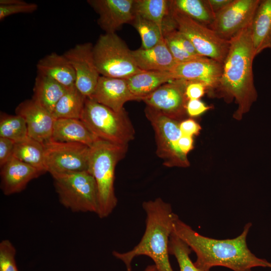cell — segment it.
Instances as JSON below:
<instances>
[{
	"instance_id": "obj_1",
	"label": "cell",
	"mask_w": 271,
	"mask_h": 271,
	"mask_svg": "<svg viewBox=\"0 0 271 271\" xmlns=\"http://www.w3.org/2000/svg\"><path fill=\"white\" fill-rule=\"evenodd\" d=\"M251 226V223H246L242 233L234 238L217 239L202 235L178 216L173 232L195 253L194 263L202 271H210L217 266L233 271H252L255 267L271 268V262L257 257L247 247L246 238Z\"/></svg>"
},
{
	"instance_id": "obj_2",
	"label": "cell",
	"mask_w": 271,
	"mask_h": 271,
	"mask_svg": "<svg viewBox=\"0 0 271 271\" xmlns=\"http://www.w3.org/2000/svg\"><path fill=\"white\" fill-rule=\"evenodd\" d=\"M255 57L250 25L229 40L221 75L212 94L228 103L235 100L237 108L233 117L237 120L241 119L257 98L252 69Z\"/></svg>"
},
{
	"instance_id": "obj_3",
	"label": "cell",
	"mask_w": 271,
	"mask_h": 271,
	"mask_svg": "<svg viewBox=\"0 0 271 271\" xmlns=\"http://www.w3.org/2000/svg\"><path fill=\"white\" fill-rule=\"evenodd\" d=\"M143 207L146 214V229L141 241L128 251H114L112 254L124 263L126 271H132V260L143 255L153 260L158 271H174L169 258V244L178 215L171 205L160 198L144 202Z\"/></svg>"
},
{
	"instance_id": "obj_4",
	"label": "cell",
	"mask_w": 271,
	"mask_h": 271,
	"mask_svg": "<svg viewBox=\"0 0 271 271\" xmlns=\"http://www.w3.org/2000/svg\"><path fill=\"white\" fill-rule=\"evenodd\" d=\"M128 145H120L98 139L90 147L88 171L93 176L98 190L97 214L108 216L115 208L117 199L114 182L115 169L127 151Z\"/></svg>"
},
{
	"instance_id": "obj_5",
	"label": "cell",
	"mask_w": 271,
	"mask_h": 271,
	"mask_svg": "<svg viewBox=\"0 0 271 271\" xmlns=\"http://www.w3.org/2000/svg\"><path fill=\"white\" fill-rule=\"evenodd\" d=\"M98 139L120 145H128L135 131L125 109L116 112L86 98L80 119Z\"/></svg>"
},
{
	"instance_id": "obj_6",
	"label": "cell",
	"mask_w": 271,
	"mask_h": 271,
	"mask_svg": "<svg viewBox=\"0 0 271 271\" xmlns=\"http://www.w3.org/2000/svg\"><path fill=\"white\" fill-rule=\"evenodd\" d=\"M59 202L73 212H93L98 207L96 181L88 171L52 175Z\"/></svg>"
},
{
	"instance_id": "obj_7",
	"label": "cell",
	"mask_w": 271,
	"mask_h": 271,
	"mask_svg": "<svg viewBox=\"0 0 271 271\" xmlns=\"http://www.w3.org/2000/svg\"><path fill=\"white\" fill-rule=\"evenodd\" d=\"M93 57L101 76L127 79L142 71L125 42L116 33L101 35L93 47Z\"/></svg>"
},
{
	"instance_id": "obj_8",
	"label": "cell",
	"mask_w": 271,
	"mask_h": 271,
	"mask_svg": "<svg viewBox=\"0 0 271 271\" xmlns=\"http://www.w3.org/2000/svg\"><path fill=\"white\" fill-rule=\"evenodd\" d=\"M145 113L155 132L156 154L167 167L186 168L190 166L187 155L179 146L182 134L180 121L169 117L160 111L146 106Z\"/></svg>"
},
{
	"instance_id": "obj_9",
	"label": "cell",
	"mask_w": 271,
	"mask_h": 271,
	"mask_svg": "<svg viewBox=\"0 0 271 271\" xmlns=\"http://www.w3.org/2000/svg\"><path fill=\"white\" fill-rule=\"evenodd\" d=\"M171 15L177 29L190 41L200 56L223 64L229 50V41L222 39L208 27L191 19L172 7Z\"/></svg>"
},
{
	"instance_id": "obj_10",
	"label": "cell",
	"mask_w": 271,
	"mask_h": 271,
	"mask_svg": "<svg viewBox=\"0 0 271 271\" xmlns=\"http://www.w3.org/2000/svg\"><path fill=\"white\" fill-rule=\"evenodd\" d=\"M43 145L45 168L51 175L88 171L90 147L51 139Z\"/></svg>"
},
{
	"instance_id": "obj_11",
	"label": "cell",
	"mask_w": 271,
	"mask_h": 271,
	"mask_svg": "<svg viewBox=\"0 0 271 271\" xmlns=\"http://www.w3.org/2000/svg\"><path fill=\"white\" fill-rule=\"evenodd\" d=\"M260 0H232L215 15L208 27L220 38L229 41L251 25Z\"/></svg>"
},
{
	"instance_id": "obj_12",
	"label": "cell",
	"mask_w": 271,
	"mask_h": 271,
	"mask_svg": "<svg viewBox=\"0 0 271 271\" xmlns=\"http://www.w3.org/2000/svg\"><path fill=\"white\" fill-rule=\"evenodd\" d=\"M187 81L175 79L165 83L143 97L146 106L157 109L170 118L182 121L187 114L188 101L185 89Z\"/></svg>"
},
{
	"instance_id": "obj_13",
	"label": "cell",
	"mask_w": 271,
	"mask_h": 271,
	"mask_svg": "<svg viewBox=\"0 0 271 271\" xmlns=\"http://www.w3.org/2000/svg\"><path fill=\"white\" fill-rule=\"evenodd\" d=\"M93 47L89 42L79 44L63 54L74 70L75 87L87 98L93 93L101 76L95 64Z\"/></svg>"
},
{
	"instance_id": "obj_14",
	"label": "cell",
	"mask_w": 271,
	"mask_h": 271,
	"mask_svg": "<svg viewBox=\"0 0 271 271\" xmlns=\"http://www.w3.org/2000/svg\"><path fill=\"white\" fill-rule=\"evenodd\" d=\"M223 64L205 57L177 64L171 71L174 80L197 81L204 84L212 94L218 86Z\"/></svg>"
},
{
	"instance_id": "obj_15",
	"label": "cell",
	"mask_w": 271,
	"mask_h": 271,
	"mask_svg": "<svg viewBox=\"0 0 271 271\" xmlns=\"http://www.w3.org/2000/svg\"><path fill=\"white\" fill-rule=\"evenodd\" d=\"M99 15L97 24L105 33H115L123 24L131 23L134 0H88Z\"/></svg>"
},
{
	"instance_id": "obj_16",
	"label": "cell",
	"mask_w": 271,
	"mask_h": 271,
	"mask_svg": "<svg viewBox=\"0 0 271 271\" xmlns=\"http://www.w3.org/2000/svg\"><path fill=\"white\" fill-rule=\"evenodd\" d=\"M15 112L25 119L30 138L43 144L51 139L55 118L34 99L21 102Z\"/></svg>"
},
{
	"instance_id": "obj_17",
	"label": "cell",
	"mask_w": 271,
	"mask_h": 271,
	"mask_svg": "<svg viewBox=\"0 0 271 271\" xmlns=\"http://www.w3.org/2000/svg\"><path fill=\"white\" fill-rule=\"evenodd\" d=\"M89 98L116 112L124 109L123 106L126 102L138 101L130 92L126 79L103 76L99 77L95 89Z\"/></svg>"
},
{
	"instance_id": "obj_18",
	"label": "cell",
	"mask_w": 271,
	"mask_h": 271,
	"mask_svg": "<svg viewBox=\"0 0 271 271\" xmlns=\"http://www.w3.org/2000/svg\"><path fill=\"white\" fill-rule=\"evenodd\" d=\"M44 172L13 157L1 167V189L5 195L24 190L29 182Z\"/></svg>"
},
{
	"instance_id": "obj_19",
	"label": "cell",
	"mask_w": 271,
	"mask_h": 271,
	"mask_svg": "<svg viewBox=\"0 0 271 271\" xmlns=\"http://www.w3.org/2000/svg\"><path fill=\"white\" fill-rule=\"evenodd\" d=\"M134 60L142 71H171L177 64L164 39L148 49L131 50Z\"/></svg>"
},
{
	"instance_id": "obj_20",
	"label": "cell",
	"mask_w": 271,
	"mask_h": 271,
	"mask_svg": "<svg viewBox=\"0 0 271 271\" xmlns=\"http://www.w3.org/2000/svg\"><path fill=\"white\" fill-rule=\"evenodd\" d=\"M38 73L51 78L66 88L75 85L74 70L64 54L51 53L40 59L37 64Z\"/></svg>"
},
{
	"instance_id": "obj_21",
	"label": "cell",
	"mask_w": 271,
	"mask_h": 271,
	"mask_svg": "<svg viewBox=\"0 0 271 271\" xmlns=\"http://www.w3.org/2000/svg\"><path fill=\"white\" fill-rule=\"evenodd\" d=\"M51 139L60 142L78 143L91 147L98 138L81 119L57 118L54 122Z\"/></svg>"
},
{
	"instance_id": "obj_22",
	"label": "cell",
	"mask_w": 271,
	"mask_h": 271,
	"mask_svg": "<svg viewBox=\"0 0 271 271\" xmlns=\"http://www.w3.org/2000/svg\"><path fill=\"white\" fill-rule=\"evenodd\" d=\"M133 10L135 15L162 27L165 34L177 29L176 24L171 15V1L134 0Z\"/></svg>"
},
{
	"instance_id": "obj_23",
	"label": "cell",
	"mask_w": 271,
	"mask_h": 271,
	"mask_svg": "<svg viewBox=\"0 0 271 271\" xmlns=\"http://www.w3.org/2000/svg\"><path fill=\"white\" fill-rule=\"evenodd\" d=\"M254 56L271 48V0H260L251 25Z\"/></svg>"
},
{
	"instance_id": "obj_24",
	"label": "cell",
	"mask_w": 271,
	"mask_h": 271,
	"mask_svg": "<svg viewBox=\"0 0 271 271\" xmlns=\"http://www.w3.org/2000/svg\"><path fill=\"white\" fill-rule=\"evenodd\" d=\"M174 80L171 71H142L126 79L130 92L138 101Z\"/></svg>"
},
{
	"instance_id": "obj_25",
	"label": "cell",
	"mask_w": 271,
	"mask_h": 271,
	"mask_svg": "<svg viewBox=\"0 0 271 271\" xmlns=\"http://www.w3.org/2000/svg\"><path fill=\"white\" fill-rule=\"evenodd\" d=\"M67 88L54 80L38 73L32 98L53 114L57 103Z\"/></svg>"
},
{
	"instance_id": "obj_26",
	"label": "cell",
	"mask_w": 271,
	"mask_h": 271,
	"mask_svg": "<svg viewBox=\"0 0 271 271\" xmlns=\"http://www.w3.org/2000/svg\"><path fill=\"white\" fill-rule=\"evenodd\" d=\"M86 98L75 85L68 88L55 107L53 112L54 117L55 119H80Z\"/></svg>"
},
{
	"instance_id": "obj_27",
	"label": "cell",
	"mask_w": 271,
	"mask_h": 271,
	"mask_svg": "<svg viewBox=\"0 0 271 271\" xmlns=\"http://www.w3.org/2000/svg\"><path fill=\"white\" fill-rule=\"evenodd\" d=\"M13 156L44 173L47 172L44 145L29 137L15 144Z\"/></svg>"
},
{
	"instance_id": "obj_28",
	"label": "cell",
	"mask_w": 271,
	"mask_h": 271,
	"mask_svg": "<svg viewBox=\"0 0 271 271\" xmlns=\"http://www.w3.org/2000/svg\"><path fill=\"white\" fill-rule=\"evenodd\" d=\"M171 7L207 27L212 23L215 18L207 0H174L171 1Z\"/></svg>"
},
{
	"instance_id": "obj_29",
	"label": "cell",
	"mask_w": 271,
	"mask_h": 271,
	"mask_svg": "<svg viewBox=\"0 0 271 271\" xmlns=\"http://www.w3.org/2000/svg\"><path fill=\"white\" fill-rule=\"evenodd\" d=\"M27 124L24 118L4 112L0 114V137L8 139L15 143L28 137Z\"/></svg>"
},
{
	"instance_id": "obj_30",
	"label": "cell",
	"mask_w": 271,
	"mask_h": 271,
	"mask_svg": "<svg viewBox=\"0 0 271 271\" xmlns=\"http://www.w3.org/2000/svg\"><path fill=\"white\" fill-rule=\"evenodd\" d=\"M140 35L142 48L150 49L164 39V30L156 23L135 15L131 23Z\"/></svg>"
},
{
	"instance_id": "obj_31",
	"label": "cell",
	"mask_w": 271,
	"mask_h": 271,
	"mask_svg": "<svg viewBox=\"0 0 271 271\" xmlns=\"http://www.w3.org/2000/svg\"><path fill=\"white\" fill-rule=\"evenodd\" d=\"M190 247L173 232L169 241V254L175 256L178 262L179 271H202L191 260Z\"/></svg>"
},
{
	"instance_id": "obj_32",
	"label": "cell",
	"mask_w": 271,
	"mask_h": 271,
	"mask_svg": "<svg viewBox=\"0 0 271 271\" xmlns=\"http://www.w3.org/2000/svg\"><path fill=\"white\" fill-rule=\"evenodd\" d=\"M38 8L35 3H29L23 0H1L0 21L18 14H31Z\"/></svg>"
},
{
	"instance_id": "obj_33",
	"label": "cell",
	"mask_w": 271,
	"mask_h": 271,
	"mask_svg": "<svg viewBox=\"0 0 271 271\" xmlns=\"http://www.w3.org/2000/svg\"><path fill=\"white\" fill-rule=\"evenodd\" d=\"M16 249L8 239L0 243V271H19L15 256Z\"/></svg>"
},
{
	"instance_id": "obj_34",
	"label": "cell",
	"mask_w": 271,
	"mask_h": 271,
	"mask_svg": "<svg viewBox=\"0 0 271 271\" xmlns=\"http://www.w3.org/2000/svg\"><path fill=\"white\" fill-rule=\"evenodd\" d=\"M207 91L206 86L203 83L197 81H188L185 94L188 100L199 99Z\"/></svg>"
},
{
	"instance_id": "obj_35",
	"label": "cell",
	"mask_w": 271,
	"mask_h": 271,
	"mask_svg": "<svg viewBox=\"0 0 271 271\" xmlns=\"http://www.w3.org/2000/svg\"><path fill=\"white\" fill-rule=\"evenodd\" d=\"M15 144L8 139L0 137V167L13 157Z\"/></svg>"
},
{
	"instance_id": "obj_36",
	"label": "cell",
	"mask_w": 271,
	"mask_h": 271,
	"mask_svg": "<svg viewBox=\"0 0 271 271\" xmlns=\"http://www.w3.org/2000/svg\"><path fill=\"white\" fill-rule=\"evenodd\" d=\"M212 107L206 105L199 99L188 100L187 106V114L190 117H195L203 114Z\"/></svg>"
},
{
	"instance_id": "obj_37",
	"label": "cell",
	"mask_w": 271,
	"mask_h": 271,
	"mask_svg": "<svg viewBox=\"0 0 271 271\" xmlns=\"http://www.w3.org/2000/svg\"><path fill=\"white\" fill-rule=\"evenodd\" d=\"M179 126L183 135L192 137L198 135L201 129L199 124L191 118L182 120L180 122Z\"/></svg>"
},
{
	"instance_id": "obj_38",
	"label": "cell",
	"mask_w": 271,
	"mask_h": 271,
	"mask_svg": "<svg viewBox=\"0 0 271 271\" xmlns=\"http://www.w3.org/2000/svg\"><path fill=\"white\" fill-rule=\"evenodd\" d=\"M179 146L181 151L187 155L194 147L193 137L182 134L179 141Z\"/></svg>"
},
{
	"instance_id": "obj_39",
	"label": "cell",
	"mask_w": 271,
	"mask_h": 271,
	"mask_svg": "<svg viewBox=\"0 0 271 271\" xmlns=\"http://www.w3.org/2000/svg\"><path fill=\"white\" fill-rule=\"evenodd\" d=\"M232 0H207L214 16L225 8Z\"/></svg>"
},
{
	"instance_id": "obj_40",
	"label": "cell",
	"mask_w": 271,
	"mask_h": 271,
	"mask_svg": "<svg viewBox=\"0 0 271 271\" xmlns=\"http://www.w3.org/2000/svg\"><path fill=\"white\" fill-rule=\"evenodd\" d=\"M144 271H158L157 267L155 265V264L153 265H148Z\"/></svg>"
}]
</instances>
